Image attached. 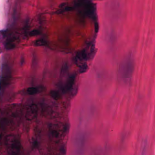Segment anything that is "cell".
<instances>
[{"label":"cell","instance_id":"2","mask_svg":"<svg viewBox=\"0 0 155 155\" xmlns=\"http://www.w3.org/2000/svg\"><path fill=\"white\" fill-rule=\"evenodd\" d=\"M6 149L10 155L18 154L21 148V143L19 137L14 135H8L5 138Z\"/></svg>","mask_w":155,"mask_h":155},{"label":"cell","instance_id":"8","mask_svg":"<svg viewBox=\"0 0 155 155\" xmlns=\"http://www.w3.org/2000/svg\"><path fill=\"white\" fill-rule=\"evenodd\" d=\"M39 34V31H38L37 30H34L30 33V35L31 36H35V35H37Z\"/></svg>","mask_w":155,"mask_h":155},{"label":"cell","instance_id":"4","mask_svg":"<svg viewBox=\"0 0 155 155\" xmlns=\"http://www.w3.org/2000/svg\"><path fill=\"white\" fill-rule=\"evenodd\" d=\"M41 88L36 87H30L27 89V92L29 95H33L39 92Z\"/></svg>","mask_w":155,"mask_h":155},{"label":"cell","instance_id":"3","mask_svg":"<svg viewBox=\"0 0 155 155\" xmlns=\"http://www.w3.org/2000/svg\"><path fill=\"white\" fill-rule=\"evenodd\" d=\"M37 115V107L35 104L32 103L28 105L26 111V117L28 121H32L36 118Z\"/></svg>","mask_w":155,"mask_h":155},{"label":"cell","instance_id":"1","mask_svg":"<svg viewBox=\"0 0 155 155\" xmlns=\"http://www.w3.org/2000/svg\"><path fill=\"white\" fill-rule=\"evenodd\" d=\"M134 71V60L131 55L127 56L121 64L119 76L124 81H128L132 76Z\"/></svg>","mask_w":155,"mask_h":155},{"label":"cell","instance_id":"5","mask_svg":"<svg viewBox=\"0 0 155 155\" xmlns=\"http://www.w3.org/2000/svg\"><path fill=\"white\" fill-rule=\"evenodd\" d=\"M147 140H144L143 141L142 143V148H141V151L142 153V154H144L145 152H146V150L147 149Z\"/></svg>","mask_w":155,"mask_h":155},{"label":"cell","instance_id":"6","mask_svg":"<svg viewBox=\"0 0 155 155\" xmlns=\"http://www.w3.org/2000/svg\"><path fill=\"white\" fill-rule=\"evenodd\" d=\"M35 45L37 46H42L46 44V42L44 40L39 39L37 40L35 42Z\"/></svg>","mask_w":155,"mask_h":155},{"label":"cell","instance_id":"7","mask_svg":"<svg viewBox=\"0 0 155 155\" xmlns=\"http://www.w3.org/2000/svg\"><path fill=\"white\" fill-rule=\"evenodd\" d=\"M51 95L55 99H57L59 97V93L55 91H52V92H51Z\"/></svg>","mask_w":155,"mask_h":155}]
</instances>
